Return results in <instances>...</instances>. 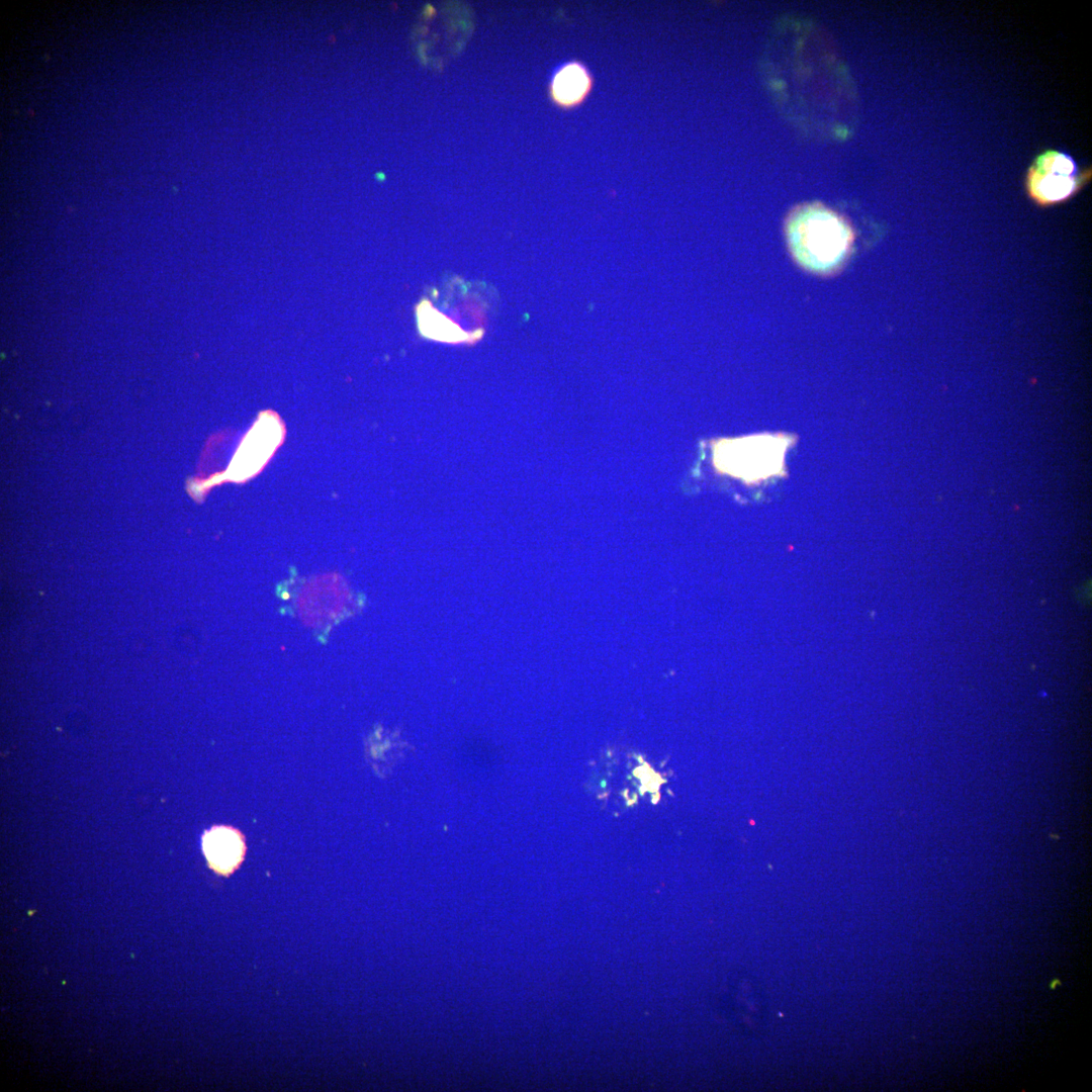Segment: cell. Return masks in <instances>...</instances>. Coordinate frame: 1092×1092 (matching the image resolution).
<instances>
[{
    "label": "cell",
    "mask_w": 1092,
    "mask_h": 1092,
    "mask_svg": "<svg viewBox=\"0 0 1092 1092\" xmlns=\"http://www.w3.org/2000/svg\"><path fill=\"white\" fill-rule=\"evenodd\" d=\"M788 246L796 261L809 271L834 272L850 253V226L833 211L820 205L796 209L786 226Z\"/></svg>",
    "instance_id": "6da1fadb"
},
{
    "label": "cell",
    "mask_w": 1092,
    "mask_h": 1092,
    "mask_svg": "<svg viewBox=\"0 0 1092 1092\" xmlns=\"http://www.w3.org/2000/svg\"><path fill=\"white\" fill-rule=\"evenodd\" d=\"M1074 161L1059 152H1046L1030 169L1027 186L1032 198L1050 204L1070 197L1078 188Z\"/></svg>",
    "instance_id": "7a4b0ae2"
},
{
    "label": "cell",
    "mask_w": 1092,
    "mask_h": 1092,
    "mask_svg": "<svg viewBox=\"0 0 1092 1092\" xmlns=\"http://www.w3.org/2000/svg\"><path fill=\"white\" fill-rule=\"evenodd\" d=\"M594 86L592 70L581 61L569 60L553 71L548 92L556 106L572 109L580 106L590 96Z\"/></svg>",
    "instance_id": "3957f363"
},
{
    "label": "cell",
    "mask_w": 1092,
    "mask_h": 1092,
    "mask_svg": "<svg viewBox=\"0 0 1092 1092\" xmlns=\"http://www.w3.org/2000/svg\"><path fill=\"white\" fill-rule=\"evenodd\" d=\"M202 849L209 867L229 875L242 862L246 843L243 834L230 826H214L202 836Z\"/></svg>",
    "instance_id": "277c9868"
}]
</instances>
